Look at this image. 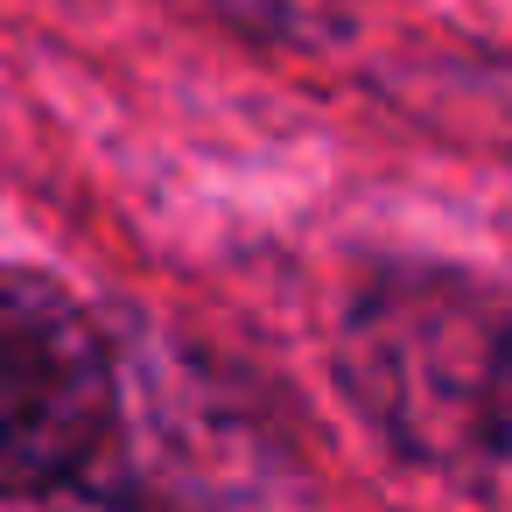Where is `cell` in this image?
Here are the masks:
<instances>
[{
    "mask_svg": "<svg viewBox=\"0 0 512 512\" xmlns=\"http://www.w3.org/2000/svg\"><path fill=\"white\" fill-rule=\"evenodd\" d=\"M351 407L428 470L512 449V295L463 267H379L337 323Z\"/></svg>",
    "mask_w": 512,
    "mask_h": 512,
    "instance_id": "1",
    "label": "cell"
},
{
    "mask_svg": "<svg viewBox=\"0 0 512 512\" xmlns=\"http://www.w3.org/2000/svg\"><path fill=\"white\" fill-rule=\"evenodd\" d=\"M120 435V358L71 288L0 267V484L92 477Z\"/></svg>",
    "mask_w": 512,
    "mask_h": 512,
    "instance_id": "2",
    "label": "cell"
},
{
    "mask_svg": "<svg viewBox=\"0 0 512 512\" xmlns=\"http://www.w3.org/2000/svg\"><path fill=\"white\" fill-rule=\"evenodd\" d=\"M197 8L218 15L225 29L253 36V43H330L372 0H197Z\"/></svg>",
    "mask_w": 512,
    "mask_h": 512,
    "instance_id": "3",
    "label": "cell"
},
{
    "mask_svg": "<svg viewBox=\"0 0 512 512\" xmlns=\"http://www.w3.org/2000/svg\"><path fill=\"white\" fill-rule=\"evenodd\" d=\"M0 512H162V505L99 477H29V484H0Z\"/></svg>",
    "mask_w": 512,
    "mask_h": 512,
    "instance_id": "4",
    "label": "cell"
}]
</instances>
